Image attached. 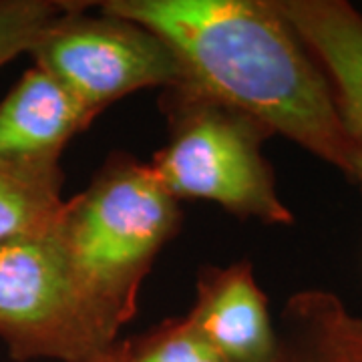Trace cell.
Wrapping results in <instances>:
<instances>
[{
    "label": "cell",
    "mask_w": 362,
    "mask_h": 362,
    "mask_svg": "<svg viewBox=\"0 0 362 362\" xmlns=\"http://www.w3.org/2000/svg\"><path fill=\"white\" fill-rule=\"evenodd\" d=\"M185 318L221 362H274L284 349L250 259L197 272Z\"/></svg>",
    "instance_id": "8992f818"
},
{
    "label": "cell",
    "mask_w": 362,
    "mask_h": 362,
    "mask_svg": "<svg viewBox=\"0 0 362 362\" xmlns=\"http://www.w3.org/2000/svg\"><path fill=\"white\" fill-rule=\"evenodd\" d=\"M97 117L33 65L0 101V165L51 168Z\"/></svg>",
    "instance_id": "52a82bcc"
},
{
    "label": "cell",
    "mask_w": 362,
    "mask_h": 362,
    "mask_svg": "<svg viewBox=\"0 0 362 362\" xmlns=\"http://www.w3.org/2000/svg\"><path fill=\"white\" fill-rule=\"evenodd\" d=\"M156 33L183 85L233 107L356 181V156L322 69L276 0H105Z\"/></svg>",
    "instance_id": "6da1fadb"
},
{
    "label": "cell",
    "mask_w": 362,
    "mask_h": 362,
    "mask_svg": "<svg viewBox=\"0 0 362 362\" xmlns=\"http://www.w3.org/2000/svg\"><path fill=\"white\" fill-rule=\"evenodd\" d=\"M63 207L61 165H0V246L51 230Z\"/></svg>",
    "instance_id": "9c48e42d"
},
{
    "label": "cell",
    "mask_w": 362,
    "mask_h": 362,
    "mask_svg": "<svg viewBox=\"0 0 362 362\" xmlns=\"http://www.w3.org/2000/svg\"><path fill=\"white\" fill-rule=\"evenodd\" d=\"M274 362H316V361L312 358L306 350H290L284 346L282 352H280V356H278Z\"/></svg>",
    "instance_id": "4fadbf2b"
},
{
    "label": "cell",
    "mask_w": 362,
    "mask_h": 362,
    "mask_svg": "<svg viewBox=\"0 0 362 362\" xmlns=\"http://www.w3.org/2000/svg\"><path fill=\"white\" fill-rule=\"evenodd\" d=\"M276 6L330 85L362 189V13L346 0H276Z\"/></svg>",
    "instance_id": "ba28073f"
},
{
    "label": "cell",
    "mask_w": 362,
    "mask_h": 362,
    "mask_svg": "<svg viewBox=\"0 0 362 362\" xmlns=\"http://www.w3.org/2000/svg\"><path fill=\"white\" fill-rule=\"evenodd\" d=\"M358 320H361V324H362V316H358Z\"/></svg>",
    "instance_id": "5bb4252c"
},
{
    "label": "cell",
    "mask_w": 362,
    "mask_h": 362,
    "mask_svg": "<svg viewBox=\"0 0 362 362\" xmlns=\"http://www.w3.org/2000/svg\"><path fill=\"white\" fill-rule=\"evenodd\" d=\"M284 316L304 338L316 362H362V324L344 302L326 290L290 296Z\"/></svg>",
    "instance_id": "30bf717a"
},
{
    "label": "cell",
    "mask_w": 362,
    "mask_h": 362,
    "mask_svg": "<svg viewBox=\"0 0 362 362\" xmlns=\"http://www.w3.org/2000/svg\"><path fill=\"white\" fill-rule=\"evenodd\" d=\"M78 2L33 45L35 66L59 81L95 117L145 89L183 85L180 61L156 33L115 14H89Z\"/></svg>",
    "instance_id": "5b68a950"
},
{
    "label": "cell",
    "mask_w": 362,
    "mask_h": 362,
    "mask_svg": "<svg viewBox=\"0 0 362 362\" xmlns=\"http://www.w3.org/2000/svg\"><path fill=\"white\" fill-rule=\"evenodd\" d=\"M163 111L168 143L149 168L173 199L211 202L266 226L294 223L262 149L272 137L262 123L189 85L165 90Z\"/></svg>",
    "instance_id": "3957f363"
},
{
    "label": "cell",
    "mask_w": 362,
    "mask_h": 362,
    "mask_svg": "<svg viewBox=\"0 0 362 362\" xmlns=\"http://www.w3.org/2000/svg\"><path fill=\"white\" fill-rule=\"evenodd\" d=\"M54 226L0 246V340L16 362H111L123 340L77 282Z\"/></svg>",
    "instance_id": "277c9868"
},
{
    "label": "cell",
    "mask_w": 362,
    "mask_h": 362,
    "mask_svg": "<svg viewBox=\"0 0 362 362\" xmlns=\"http://www.w3.org/2000/svg\"><path fill=\"white\" fill-rule=\"evenodd\" d=\"M180 202L149 163L111 156L89 185L65 199L54 226L66 262L117 334L137 316L139 292L163 246L177 233Z\"/></svg>",
    "instance_id": "7a4b0ae2"
},
{
    "label": "cell",
    "mask_w": 362,
    "mask_h": 362,
    "mask_svg": "<svg viewBox=\"0 0 362 362\" xmlns=\"http://www.w3.org/2000/svg\"><path fill=\"white\" fill-rule=\"evenodd\" d=\"M77 4L73 0H0V69L30 52L40 35Z\"/></svg>",
    "instance_id": "7c38bea8"
},
{
    "label": "cell",
    "mask_w": 362,
    "mask_h": 362,
    "mask_svg": "<svg viewBox=\"0 0 362 362\" xmlns=\"http://www.w3.org/2000/svg\"><path fill=\"white\" fill-rule=\"evenodd\" d=\"M111 362H221L185 316L169 318L151 332L123 340Z\"/></svg>",
    "instance_id": "8fae6325"
}]
</instances>
